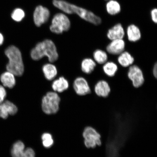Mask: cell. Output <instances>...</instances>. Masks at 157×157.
Segmentation results:
<instances>
[{
    "label": "cell",
    "mask_w": 157,
    "mask_h": 157,
    "mask_svg": "<svg viewBox=\"0 0 157 157\" xmlns=\"http://www.w3.org/2000/svg\"><path fill=\"white\" fill-rule=\"evenodd\" d=\"M153 74L154 77L156 78L157 77V64L156 63L154 65L153 68Z\"/></svg>",
    "instance_id": "83f0119b"
},
{
    "label": "cell",
    "mask_w": 157,
    "mask_h": 157,
    "mask_svg": "<svg viewBox=\"0 0 157 157\" xmlns=\"http://www.w3.org/2000/svg\"><path fill=\"white\" fill-rule=\"evenodd\" d=\"M13 157H35V153L30 148L25 149V146L21 141H17L13 145L11 150Z\"/></svg>",
    "instance_id": "ba28073f"
},
{
    "label": "cell",
    "mask_w": 157,
    "mask_h": 157,
    "mask_svg": "<svg viewBox=\"0 0 157 157\" xmlns=\"http://www.w3.org/2000/svg\"><path fill=\"white\" fill-rule=\"evenodd\" d=\"M25 16L24 11L21 9H17L13 11L11 14V17L13 20L20 21L24 18Z\"/></svg>",
    "instance_id": "d4e9b609"
},
{
    "label": "cell",
    "mask_w": 157,
    "mask_h": 157,
    "mask_svg": "<svg viewBox=\"0 0 157 157\" xmlns=\"http://www.w3.org/2000/svg\"><path fill=\"white\" fill-rule=\"evenodd\" d=\"M125 44L123 39L112 40L106 48L107 52L113 55L120 54L124 50Z\"/></svg>",
    "instance_id": "8fae6325"
},
{
    "label": "cell",
    "mask_w": 157,
    "mask_h": 157,
    "mask_svg": "<svg viewBox=\"0 0 157 157\" xmlns=\"http://www.w3.org/2000/svg\"><path fill=\"white\" fill-rule=\"evenodd\" d=\"M105 1H109V0H105Z\"/></svg>",
    "instance_id": "f546056e"
},
{
    "label": "cell",
    "mask_w": 157,
    "mask_h": 157,
    "mask_svg": "<svg viewBox=\"0 0 157 157\" xmlns=\"http://www.w3.org/2000/svg\"><path fill=\"white\" fill-rule=\"evenodd\" d=\"M151 16L153 22L156 24L157 23V9H154L151 11Z\"/></svg>",
    "instance_id": "4316f807"
},
{
    "label": "cell",
    "mask_w": 157,
    "mask_h": 157,
    "mask_svg": "<svg viewBox=\"0 0 157 157\" xmlns=\"http://www.w3.org/2000/svg\"><path fill=\"white\" fill-rule=\"evenodd\" d=\"M6 96V92L3 86L0 85V103H2Z\"/></svg>",
    "instance_id": "484cf974"
},
{
    "label": "cell",
    "mask_w": 157,
    "mask_h": 157,
    "mask_svg": "<svg viewBox=\"0 0 157 157\" xmlns=\"http://www.w3.org/2000/svg\"><path fill=\"white\" fill-rule=\"evenodd\" d=\"M42 70L45 78L49 80L53 79L57 74V70L56 67L52 64L44 65L43 67Z\"/></svg>",
    "instance_id": "d6986e66"
},
{
    "label": "cell",
    "mask_w": 157,
    "mask_h": 157,
    "mask_svg": "<svg viewBox=\"0 0 157 157\" xmlns=\"http://www.w3.org/2000/svg\"><path fill=\"white\" fill-rule=\"evenodd\" d=\"M94 91L97 95L99 97L106 98L111 92V88L108 82L105 80L98 81L94 87Z\"/></svg>",
    "instance_id": "4fadbf2b"
},
{
    "label": "cell",
    "mask_w": 157,
    "mask_h": 157,
    "mask_svg": "<svg viewBox=\"0 0 157 157\" xmlns=\"http://www.w3.org/2000/svg\"><path fill=\"white\" fill-rule=\"evenodd\" d=\"M117 61L121 66L127 67L132 65L134 62V58L129 52L124 51L119 55Z\"/></svg>",
    "instance_id": "2e32d148"
},
{
    "label": "cell",
    "mask_w": 157,
    "mask_h": 157,
    "mask_svg": "<svg viewBox=\"0 0 157 157\" xmlns=\"http://www.w3.org/2000/svg\"><path fill=\"white\" fill-rule=\"evenodd\" d=\"M60 99L58 94L55 92H49L43 97L42 108L47 114H52L58 111Z\"/></svg>",
    "instance_id": "277c9868"
},
{
    "label": "cell",
    "mask_w": 157,
    "mask_h": 157,
    "mask_svg": "<svg viewBox=\"0 0 157 157\" xmlns=\"http://www.w3.org/2000/svg\"><path fill=\"white\" fill-rule=\"evenodd\" d=\"M50 25V30L56 34H60L67 31L70 27V21L68 17L62 13L55 15Z\"/></svg>",
    "instance_id": "5b68a950"
},
{
    "label": "cell",
    "mask_w": 157,
    "mask_h": 157,
    "mask_svg": "<svg viewBox=\"0 0 157 157\" xmlns=\"http://www.w3.org/2000/svg\"><path fill=\"white\" fill-rule=\"evenodd\" d=\"M5 54L9 60L6 66L7 71L15 76L22 75L24 71V66L20 51L16 47L11 46L6 49Z\"/></svg>",
    "instance_id": "3957f363"
},
{
    "label": "cell",
    "mask_w": 157,
    "mask_h": 157,
    "mask_svg": "<svg viewBox=\"0 0 157 157\" xmlns=\"http://www.w3.org/2000/svg\"><path fill=\"white\" fill-rule=\"evenodd\" d=\"M68 82L63 77H61L55 80L52 84V88L54 91L62 93L68 89Z\"/></svg>",
    "instance_id": "ac0fdd59"
},
{
    "label": "cell",
    "mask_w": 157,
    "mask_h": 157,
    "mask_svg": "<svg viewBox=\"0 0 157 157\" xmlns=\"http://www.w3.org/2000/svg\"><path fill=\"white\" fill-rule=\"evenodd\" d=\"M108 38L110 40L117 39H123L124 36V29L121 23H118L108 30Z\"/></svg>",
    "instance_id": "5bb4252c"
},
{
    "label": "cell",
    "mask_w": 157,
    "mask_h": 157,
    "mask_svg": "<svg viewBox=\"0 0 157 157\" xmlns=\"http://www.w3.org/2000/svg\"><path fill=\"white\" fill-rule=\"evenodd\" d=\"M105 73L109 77L114 76L118 70L117 65L113 62H107L103 67Z\"/></svg>",
    "instance_id": "7402d4cb"
},
{
    "label": "cell",
    "mask_w": 157,
    "mask_h": 157,
    "mask_svg": "<svg viewBox=\"0 0 157 157\" xmlns=\"http://www.w3.org/2000/svg\"><path fill=\"white\" fill-rule=\"evenodd\" d=\"M73 87L78 95L84 96L91 93V90L88 82L85 78L79 77L74 80Z\"/></svg>",
    "instance_id": "30bf717a"
},
{
    "label": "cell",
    "mask_w": 157,
    "mask_h": 157,
    "mask_svg": "<svg viewBox=\"0 0 157 157\" xmlns=\"http://www.w3.org/2000/svg\"><path fill=\"white\" fill-rule=\"evenodd\" d=\"M53 4L55 7L68 14L75 13L84 20L95 25L101 23L100 17L91 11L62 0H54Z\"/></svg>",
    "instance_id": "6da1fadb"
},
{
    "label": "cell",
    "mask_w": 157,
    "mask_h": 157,
    "mask_svg": "<svg viewBox=\"0 0 157 157\" xmlns=\"http://www.w3.org/2000/svg\"><path fill=\"white\" fill-rule=\"evenodd\" d=\"M31 58L35 60L48 57L49 62H54L58 59V54L56 45L52 40L46 39L38 43L31 52Z\"/></svg>",
    "instance_id": "7a4b0ae2"
},
{
    "label": "cell",
    "mask_w": 157,
    "mask_h": 157,
    "mask_svg": "<svg viewBox=\"0 0 157 157\" xmlns=\"http://www.w3.org/2000/svg\"><path fill=\"white\" fill-rule=\"evenodd\" d=\"M42 139L43 145L46 148H50L52 146L54 141L52 136L50 133H44L42 135Z\"/></svg>",
    "instance_id": "cb8c5ba5"
},
{
    "label": "cell",
    "mask_w": 157,
    "mask_h": 157,
    "mask_svg": "<svg viewBox=\"0 0 157 157\" xmlns=\"http://www.w3.org/2000/svg\"><path fill=\"white\" fill-rule=\"evenodd\" d=\"M106 7L107 13L111 15H117L121 11L120 5L115 0H109L108 1Z\"/></svg>",
    "instance_id": "44dd1931"
},
{
    "label": "cell",
    "mask_w": 157,
    "mask_h": 157,
    "mask_svg": "<svg viewBox=\"0 0 157 157\" xmlns=\"http://www.w3.org/2000/svg\"><path fill=\"white\" fill-rule=\"evenodd\" d=\"M4 41L3 35L0 33V46L3 44Z\"/></svg>",
    "instance_id": "f1b7e54d"
},
{
    "label": "cell",
    "mask_w": 157,
    "mask_h": 157,
    "mask_svg": "<svg viewBox=\"0 0 157 157\" xmlns=\"http://www.w3.org/2000/svg\"><path fill=\"white\" fill-rule=\"evenodd\" d=\"M96 62L91 58L84 59L81 63V69L84 73L90 74L93 72L96 67Z\"/></svg>",
    "instance_id": "ffe728a7"
},
{
    "label": "cell",
    "mask_w": 157,
    "mask_h": 157,
    "mask_svg": "<svg viewBox=\"0 0 157 157\" xmlns=\"http://www.w3.org/2000/svg\"><path fill=\"white\" fill-rule=\"evenodd\" d=\"M94 61L99 64H104L107 61L108 56L107 53L100 49H98L94 52Z\"/></svg>",
    "instance_id": "603a6c76"
},
{
    "label": "cell",
    "mask_w": 157,
    "mask_h": 157,
    "mask_svg": "<svg viewBox=\"0 0 157 157\" xmlns=\"http://www.w3.org/2000/svg\"><path fill=\"white\" fill-rule=\"evenodd\" d=\"M14 74L9 71L5 72L2 74L1 80L3 85L5 87L12 88L15 85L16 80Z\"/></svg>",
    "instance_id": "e0dca14e"
},
{
    "label": "cell",
    "mask_w": 157,
    "mask_h": 157,
    "mask_svg": "<svg viewBox=\"0 0 157 157\" xmlns=\"http://www.w3.org/2000/svg\"><path fill=\"white\" fill-rule=\"evenodd\" d=\"M17 111V109L14 104L9 101L0 103V117L6 119L9 115H14Z\"/></svg>",
    "instance_id": "7c38bea8"
},
{
    "label": "cell",
    "mask_w": 157,
    "mask_h": 157,
    "mask_svg": "<svg viewBox=\"0 0 157 157\" xmlns=\"http://www.w3.org/2000/svg\"><path fill=\"white\" fill-rule=\"evenodd\" d=\"M128 76L132 81L133 86L135 88L140 87L144 83V78L143 72L138 66H130L128 72Z\"/></svg>",
    "instance_id": "52a82bcc"
},
{
    "label": "cell",
    "mask_w": 157,
    "mask_h": 157,
    "mask_svg": "<svg viewBox=\"0 0 157 157\" xmlns=\"http://www.w3.org/2000/svg\"><path fill=\"white\" fill-rule=\"evenodd\" d=\"M84 143L88 148H94L101 144V136L96 129L91 127H87L83 133Z\"/></svg>",
    "instance_id": "8992f818"
},
{
    "label": "cell",
    "mask_w": 157,
    "mask_h": 157,
    "mask_svg": "<svg viewBox=\"0 0 157 157\" xmlns=\"http://www.w3.org/2000/svg\"><path fill=\"white\" fill-rule=\"evenodd\" d=\"M50 11L47 8L39 6L34 12V21L35 24L37 27H40L47 22L50 17Z\"/></svg>",
    "instance_id": "9c48e42d"
},
{
    "label": "cell",
    "mask_w": 157,
    "mask_h": 157,
    "mask_svg": "<svg viewBox=\"0 0 157 157\" xmlns=\"http://www.w3.org/2000/svg\"><path fill=\"white\" fill-rule=\"evenodd\" d=\"M128 39L131 42H135L139 41L141 38V33L138 27L135 25H131L127 29Z\"/></svg>",
    "instance_id": "9a60e30c"
}]
</instances>
